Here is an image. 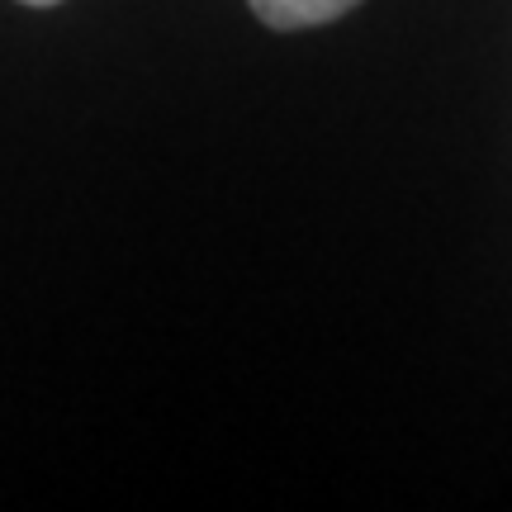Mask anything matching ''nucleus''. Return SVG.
<instances>
[{
  "label": "nucleus",
  "mask_w": 512,
  "mask_h": 512,
  "mask_svg": "<svg viewBox=\"0 0 512 512\" xmlns=\"http://www.w3.org/2000/svg\"><path fill=\"white\" fill-rule=\"evenodd\" d=\"M252 15L271 29H313V24H328L342 19L347 10H356L361 0H247Z\"/></svg>",
  "instance_id": "nucleus-1"
},
{
  "label": "nucleus",
  "mask_w": 512,
  "mask_h": 512,
  "mask_svg": "<svg viewBox=\"0 0 512 512\" xmlns=\"http://www.w3.org/2000/svg\"><path fill=\"white\" fill-rule=\"evenodd\" d=\"M19 5H57V0H19Z\"/></svg>",
  "instance_id": "nucleus-2"
}]
</instances>
